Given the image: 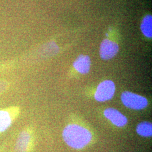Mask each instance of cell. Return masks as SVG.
<instances>
[{
  "label": "cell",
  "mask_w": 152,
  "mask_h": 152,
  "mask_svg": "<svg viewBox=\"0 0 152 152\" xmlns=\"http://www.w3.org/2000/svg\"><path fill=\"white\" fill-rule=\"evenodd\" d=\"M104 114L108 120L117 127H122L127 124V117L116 109H106L104 112Z\"/></svg>",
  "instance_id": "cell-7"
},
{
  "label": "cell",
  "mask_w": 152,
  "mask_h": 152,
  "mask_svg": "<svg viewBox=\"0 0 152 152\" xmlns=\"http://www.w3.org/2000/svg\"><path fill=\"white\" fill-rule=\"evenodd\" d=\"M137 133L143 137H150L152 135V125L149 122H142L136 127Z\"/></svg>",
  "instance_id": "cell-10"
},
{
  "label": "cell",
  "mask_w": 152,
  "mask_h": 152,
  "mask_svg": "<svg viewBox=\"0 0 152 152\" xmlns=\"http://www.w3.org/2000/svg\"><path fill=\"white\" fill-rule=\"evenodd\" d=\"M59 50L56 44L51 42L44 46L42 49V54L45 56H51L56 54Z\"/></svg>",
  "instance_id": "cell-11"
},
{
  "label": "cell",
  "mask_w": 152,
  "mask_h": 152,
  "mask_svg": "<svg viewBox=\"0 0 152 152\" xmlns=\"http://www.w3.org/2000/svg\"><path fill=\"white\" fill-rule=\"evenodd\" d=\"M121 101L126 107L133 110H142L147 108L148 102L146 98L130 91H124L121 94Z\"/></svg>",
  "instance_id": "cell-2"
},
{
  "label": "cell",
  "mask_w": 152,
  "mask_h": 152,
  "mask_svg": "<svg viewBox=\"0 0 152 152\" xmlns=\"http://www.w3.org/2000/svg\"><path fill=\"white\" fill-rule=\"evenodd\" d=\"M10 87L9 82L4 79H0V95L6 92Z\"/></svg>",
  "instance_id": "cell-12"
},
{
  "label": "cell",
  "mask_w": 152,
  "mask_h": 152,
  "mask_svg": "<svg viewBox=\"0 0 152 152\" xmlns=\"http://www.w3.org/2000/svg\"><path fill=\"white\" fill-rule=\"evenodd\" d=\"M105 35H106V36H107V37H108V34L107 33H105Z\"/></svg>",
  "instance_id": "cell-13"
},
{
  "label": "cell",
  "mask_w": 152,
  "mask_h": 152,
  "mask_svg": "<svg viewBox=\"0 0 152 152\" xmlns=\"http://www.w3.org/2000/svg\"><path fill=\"white\" fill-rule=\"evenodd\" d=\"M91 65V59L89 56L86 55H79L73 64V66L76 71L82 75L87 74L89 72Z\"/></svg>",
  "instance_id": "cell-8"
},
{
  "label": "cell",
  "mask_w": 152,
  "mask_h": 152,
  "mask_svg": "<svg viewBox=\"0 0 152 152\" xmlns=\"http://www.w3.org/2000/svg\"><path fill=\"white\" fill-rule=\"evenodd\" d=\"M32 141L31 131L26 129L22 131L17 138L14 152H28Z\"/></svg>",
  "instance_id": "cell-6"
},
{
  "label": "cell",
  "mask_w": 152,
  "mask_h": 152,
  "mask_svg": "<svg viewBox=\"0 0 152 152\" xmlns=\"http://www.w3.org/2000/svg\"><path fill=\"white\" fill-rule=\"evenodd\" d=\"M119 50V46L115 42L105 38L100 45V56L103 60H110L118 54Z\"/></svg>",
  "instance_id": "cell-5"
},
{
  "label": "cell",
  "mask_w": 152,
  "mask_h": 152,
  "mask_svg": "<svg viewBox=\"0 0 152 152\" xmlns=\"http://www.w3.org/2000/svg\"><path fill=\"white\" fill-rule=\"evenodd\" d=\"M66 144L75 149H82L88 145L92 139V134L85 127L77 124L67 125L63 132Z\"/></svg>",
  "instance_id": "cell-1"
},
{
  "label": "cell",
  "mask_w": 152,
  "mask_h": 152,
  "mask_svg": "<svg viewBox=\"0 0 152 152\" xmlns=\"http://www.w3.org/2000/svg\"><path fill=\"white\" fill-rule=\"evenodd\" d=\"M140 30L142 34L147 38L152 37V16L148 14L144 16L140 24Z\"/></svg>",
  "instance_id": "cell-9"
},
{
  "label": "cell",
  "mask_w": 152,
  "mask_h": 152,
  "mask_svg": "<svg viewBox=\"0 0 152 152\" xmlns=\"http://www.w3.org/2000/svg\"><path fill=\"white\" fill-rule=\"evenodd\" d=\"M115 86L114 82L105 80L99 84L95 93V99L99 102L110 100L114 96Z\"/></svg>",
  "instance_id": "cell-4"
},
{
  "label": "cell",
  "mask_w": 152,
  "mask_h": 152,
  "mask_svg": "<svg viewBox=\"0 0 152 152\" xmlns=\"http://www.w3.org/2000/svg\"><path fill=\"white\" fill-rule=\"evenodd\" d=\"M20 114V108L11 106L0 110V134L7 130Z\"/></svg>",
  "instance_id": "cell-3"
}]
</instances>
